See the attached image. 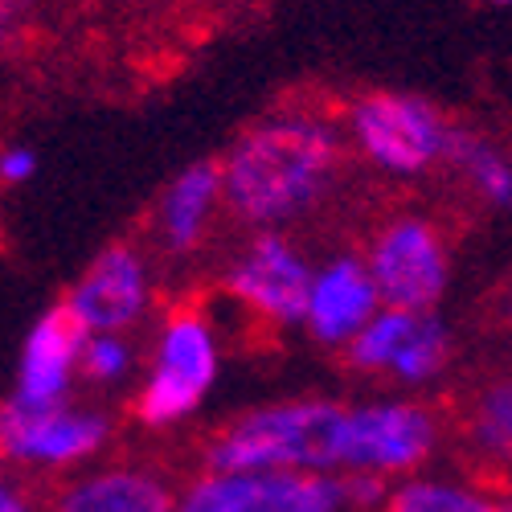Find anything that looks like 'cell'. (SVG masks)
Wrapping results in <instances>:
<instances>
[{"label": "cell", "mask_w": 512, "mask_h": 512, "mask_svg": "<svg viewBox=\"0 0 512 512\" xmlns=\"http://www.w3.org/2000/svg\"><path fill=\"white\" fill-rule=\"evenodd\" d=\"M312 259L287 230H250L222 267V291L234 308L271 332L304 324Z\"/></svg>", "instance_id": "obj_7"}, {"label": "cell", "mask_w": 512, "mask_h": 512, "mask_svg": "<svg viewBox=\"0 0 512 512\" xmlns=\"http://www.w3.org/2000/svg\"><path fill=\"white\" fill-rule=\"evenodd\" d=\"M140 349L132 336H119V332H95L82 340V353H78V386H91V390H123V386H136L140 377Z\"/></svg>", "instance_id": "obj_19"}, {"label": "cell", "mask_w": 512, "mask_h": 512, "mask_svg": "<svg viewBox=\"0 0 512 512\" xmlns=\"http://www.w3.org/2000/svg\"><path fill=\"white\" fill-rule=\"evenodd\" d=\"M222 377V336L197 304H173L152 332V349L132 386V418L144 431H177L201 414Z\"/></svg>", "instance_id": "obj_3"}, {"label": "cell", "mask_w": 512, "mask_h": 512, "mask_svg": "<svg viewBox=\"0 0 512 512\" xmlns=\"http://www.w3.org/2000/svg\"><path fill=\"white\" fill-rule=\"evenodd\" d=\"M377 312H381V300L361 254L340 250L312 267V287H308L304 324H300L312 345L345 353V345Z\"/></svg>", "instance_id": "obj_11"}, {"label": "cell", "mask_w": 512, "mask_h": 512, "mask_svg": "<svg viewBox=\"0 0 512 512\" xmlns=\"http://www.w3.org/2000/svg\"><path fill=\"white\" fill-rule=\"evenodd\" d=\"M50 512H177V484L148 463H91L58 484Z\"/></svg>", "instance_id": "obj_14"}, {"label": "cell", "mask_w": 512, "mask_h": 512, "mask_svg": "<svg viewBox=\"0 0 512 512\" xmlns=\"http://www.w3.org/2000/svg\"><path fill=\"white\" fill-rule=\"evenodd\" d=\"M381 308L398 312H439L451 291V242L426 213H394L361 250Z\"/></svg>", "instance_id": "obj_6"}, {"label": "cell", "mask_w": 512, "mask_h": 512, "mask_svg": "<svg viewBox=\"0 0 512 512\" xmlns=\"http://www.w3.org/2000/svg\"><path fill=\"white\" fill-rule=\"evenodd\" d=\"M451 119L414 91H365L340 115L345 144L377 173L418 181L447 164Z\"/></svg>", "instance_id": "obj_4"}, {"label": "cell", "mask_w": 512, "mask_h": 512, "mask_svg": "<svg viewBox=\"0 0 512 512\" xmlns=\"http://www.w3.org/2000/svg\"><path fill=\"white\" fill-rule=\"evenodd\" d=\"M443 447V418L431 402L414 394H386L349 402L345 414V451H340V476L369 472L386 484L426 472Z\"/></svg>", "instance_id": "obj_5"}, {"label": "cell", "mask_w": 512, "mask_h": 512, "mask_svg": "<svg viewBox=\"0 0 512 512\" xmlns=\"http://www.w3.org/2000/svg\"><path fill=\"white\" fill-rule=\"evenodd\" d=\"M0 512H37V496L29 492L25 480L0 476Z\"/></svg>", "instance_id": "obj_22"}, {"label": "cell", "mask_w": 512, "mask_h": 512, "mask_svg": "<svg viewBox=\"0 0 512 512\" xmlns=\"http://www.w3.org/2000/svg\"><path fill=\"white\" fill-rule=\"evenodd\" d=\"M0 467H5V451H0Z\"/></svg>", "instance_id": "obj_26"}, {"label": "cell", "mask_w": 512, "mask_h": 512, "mask_svg": "<svg viewBox=\"0 0 512 512\" xmlns=\"http://www.w3.org/2000/svg\"><path fill=\"white\" fill-rule=\"evenodd\" d=\"M349 402L300 394L250 406L201 443V472H320L340 476Z\"/></svg>", "instance_id": "obj_2"}, {"label": "cell", "mask_w": 512, "mask_h": 512, "mask_svg": "<svg viewBox=\"0 0 512 512\" xmlns=\"http://www.w3.org/2000/svg\"><path fill=\"white\" fill-rule=\"evenodd\" d=\"M447 168L467 185L480 205L496 213H512V148L476 132V127H451Z\"/></svg>", "instance_id": "obj_16"}, {"label": "cell", "mask_w": 512, "mask_h": 512, "mask_svg": "<svg viewBox=\"0 0 512 512\" xmlns=\"http://www.w3.org/2000/svg\"><path fill=\"white\" fill-rule=\"evenodd\" d=\"M340 496H345V512H381L390 496V484L369 472H345L340 476Z\"/></svg>", "instance_id": "obj_20"}, {"label": "cell", "mask_w": 512, "mask_h": 512, "mask_svg": "<svg viewBox=\"0 0 512 512\" xmlns=\"http://www.w3.org/2000/svg\"><path fill=\"white\" fill-rule=\"evenodd\" d=\"M226 213L222 205V168L218 160H193L177 177H168L160 189L152 218H148V238L164 259H193V254L209 242L213 226Z\"/></svg>", "instance_id": "obj_12"}, {"label": "cell", "mask_w": 512, "mask_h": 512, "mask_svg": "<svg viewBox=\"0 0 512 512\" xmlns=\"http://www.w3.org/2000/svg\"><path fill=\"white\" fill-rule=\"evenodd\" d=\"M37 168H41L37 148H29V144H5L0 148V185L5 189L29 185L37 177Z\"/></svg>", "instance_id": "obj_21"}, {"label": "cell", "mask_w": 512, "mask_h": 512, "mask_svg": "<svg viewBox=\"0 0 512 512\" xmlns=\"http://www.w3.org/2000/svg\"><path fill=\"white\" fill-rule=\"evenodd\" d=\"M504 312H508V320H512V291H508V304H504Z\"/></svg>", "instance_id": "obj_24"}, {"label": "cell", "mask_w": 512, "mask_h": 512, "mask_svg": "<svg viewBox=\"0 0 512 512\" xmlns=\"http://www.w3.org/2000/svg\"><path fill=\"white\" fill-rule=\"evenodd\" d=\"M177 512H345L340 476L320 472H197L177 488Z\"/></svg>", "instance_id": "obj_10"}, {"label": "cell", "mask_w": 512, "mask_h": 512, "mask_svg": "<svg viewBox=\"0 0 512 512\" xmlns=\"http://www.w3.org/2000/svg\"><path fill=\"white\" fill-rule=\"evenodd\" d=\"M345 132L320 111L254 119L218 160L226 218L246 230H291L328 201L345 168Z\"/></svg>", "instance_id": "obj_1"}, {"label": "cell", "mask_w": 512, "mask_h": 512, "mask_svg": "<svg viewBox=\"0 0 512 512\" xmlns=\"http://www.w3.org/2000/svg\"><path fill=\"white\" fill-rule=\"evenodd\" d=\"M381 512H496V488L463 476H406L390 484Z\"/></svg>", "instance_id": "obj_17"}, {"label": "cell", "mask_w": 512, "mask_h": 512, "mask_svg": "<svg viewBox=\"0 0 512 512\" xmlns=\"http://www.w3.org/2000/svg\"><path fill=\"white\" fill-rule=\"evenodd\" d=\"M82 332H119L132 336L156 308V271L152 254L136 242H111L82 267L58 304Z\"/></svg>", "instance_id": "obj_9"}, {"label": "cell", "mask_w": 512, "mask_h": 512, "mask_svg": "<svg viewBox=\"0 0 512 512\" xmlns=\"http://www.w3.org/2000/svg\"><path fill=\"white\" fill-rule=\"evenodd\" d=\"M496 512H512V484L496 488Z\"/></svg>", "instance_id": "obj_23"}, {"label": "cell", "mask_w": 512, "mask_h": 512, "mask_svg": "<svg viewBox=\"0 0 512 512\" xmlns=\"http://www.w3.org/2000/svg\"><path fill=\"white\" fill-rule=\"evenodd\" d=\"M459 439L484 476L512 484V369L472 386L459 410Z\"/></svg>", "instance_id": "obj_15"}, {"label": "cell", "mask_w": 512, "mask_h": 512, "mask_svg": "<svg viewBox=\"0 0 512 512\" xmlns=\"http://www.w3.org/2000/svg\"><path fill=\"white\" fill-rule=\"evenodd\" d=\"M115 439V418L103 406L58 402V406H9L0 402V451L21 472H82Z\"/></svg>", "instance_id": "obj_8"}, {"label": "cell", "mask_w": 512, "mask_h": 512, "mask_svg": "<svg viewBox=\"0 0 512 512\" xmlns=\"http://www.w3.org/2000/svg\"><path fill=\"white\" fill-rule=\"evenodd\" d=\"M488 5H512V0H488Z\"/></svg>", "instance_id": "obj_25"}, {"label": "cell", "mask_w": 512, "mask_h": 512, "mask_svg": "<svg viewBox=\"0 0 512 512\" xmlns=\"http://www.w3.org/2000/svg\"><path fill=\"white\" fill-rule=\"evenodd\" d=\"M451 357H455L451 324L439 312H418V320L410 328V340L402 345V353H398V361H394L386 381L402 386L406 394L426 390V386H435L439 377H447Z\"/></svg>", "instance_id": "obj_18"}, {"label": "cell", "mask_w": 512, "mask_h": 512, "mask_svg": "<svg viewBox=\"0 0 512 512\" xmlns=\"http://www.w3.org/2000/svg\"><path fill=\"white\" fill-rule=\"evenodd\" d=\"M82 332L62 308L41 312L17 353V373H13V390H9V406H58L74 398L78 386V353H82Z\"/></svg>", "instance_id": "obj_13"}]
</instances>
